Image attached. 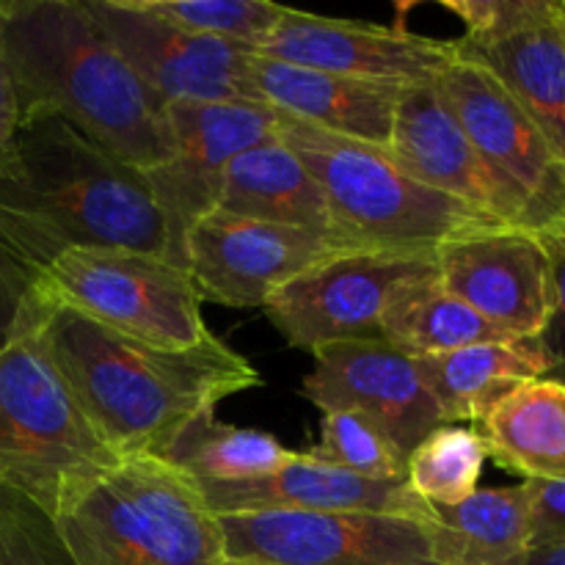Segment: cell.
Listing matches in <instances>:
<instances>
[{"label": "cell", "mask_w": 565, "mask_h": 565, "mask_svg": "<svg viewBox=\"0 0 565 565\" xmlns=\"http://www.w3.org/2000/svg\"><path fill=\"white\" fill-rule=\"evenodd\" d=\"M116 461L50 359L33 296L28 323L0 348V489L55 513Z\"/></svg>", "instance_id": "8992f818"}, {"label": "cell", "mask_w": 565, "mask_h": 565, "mask_svg": "<svg viewBox=\"0 0 565 565\" xmlns=\"http://www.w3.org/2000/svg\"><path fill=\"white\" fill-rule=\"evenodd\" d=\"M478 425L486 452L524 483L565 480L563 381H524L494 403Z\"/></svg>", "instance_id": "603a6c76"}, {"label": "cell", "mask_w": 565, "mask_h": 565, "mask_svg": "<svg viewBox=\"0 0 565 565\" xmlns=\"http://www.w3.org/2000/svg\"><path fill=\"white\" fill-rule=\"evenodd\" d=\"M445 565H505L533 544L530 486L478 489L458 505H436Z\"/></svg>", "instance_id": "cb8c5ba5"}, {"label": "cell", "mask_w": 565, "mask_h": 565, "mask_svg": "<svg viewBox=\"0 0 565 565\" xmlns=\"http://www.w3.org/2000/svg\"><path fill=\"white\" fill-rule=\"evenodd\" d=\"M0 243L33 279L72 248L171 259L143 171L55 116L22 121L0 158Z\"/></svg>", "instance_id": "7a4b0ae2"}, {"label": "cell", "mask_w": 565, "mask_h": 565, "mask_svg": "<svg viewBox=\"0 0 565 565\" xmlns=\"http://www.w3.org/2000/svg\"><path fill=\"white\" fill-rule=\"evenodd\" d=\"M149 14L202 36L224 39L254 50L270 31L287 6L270 0H138Z\"/></svg>", "instance_id": "83f0119b"}, {"label": "cell", "mask_w": 565, "mask_h": 565, "mask_svg": "<svg viewBox=\"0 0 565 565\" xmlns=\"http://www.w3.org/2000/svg\"><path fill=\"white\" fill-rule=\"evenodd\" d=\"M33 309V276L0 243V348L28 323Z\"/></svg>", "instance_id": "d6a6232c"}, {"label": "cell", "mask_w": 565, "mask_h": 565, "mask_svg": "<svg viewBox=\"0 0 565 565\" xmlns=\"http://www.w3.org/2000/svg\"><path fill=\"white\" fill-rule=\"evenodd\" d=\"M414 362L439 403L445 425L480 423L519 384L550 375V359L539 340L483 342Z\"/></svg>", "instance_id": "44dd1931"}, {"label": "cell", "mask_w": 565, "mask_h": 565, "mask_svg": "<svg viewBox=\"0 0 565 565\" xmlns=\"http://www.w3.org/2000/svg\"><path fill=\"white\" fill-rule=\"evenodd\" d=\"M546 254H550L552 270V312L541 331L539 342L550 359V375L546 379L563 381L565 384V221L541 232Z\"/></svg>", "instance_id": "1f68e13d"}, {"label": "cell", "mask_w": 565, "mask_h": 565, "mask_svg": "<svg viewBox=\"0 0 565 565\" xmlns=\"http://www.w3.org/2000/svg\"><path fill=\"white\" fill-rule=\"evenodd\" d=\"M301 392L320 412L362 414L406 461L425 436L445 425L417 362L384 340L320 348Z\"/></svg>", "instance_id": "2e32d148"}, {"label": "cell", "mask_w": 565, "mask_h": 565, "mask_svg": "<svg viewBox=\"0 0 565 565\" xmlns=\"http://www.w3.org/2000/svg\"><path fill=\"white\" fill-rule=\"evenodd\" d=\"M116 53L169 103H254L243 44L202 36L149 14L138 0H86Z\"/></svg>", "instance_id": "4fadbf2b"}, {"label": "cell", "mask_w": 565, "mask_h": 565, "mask_svg": "<svg viewBox=\"0 0 565 565\" xmlns=\"http://www.w3.org/2000/svg\"><path fill=\"white\" fill-rule=\"evenodd\" d=\"M0 565H75L53 513L11 489H0Z\"/></svg>", "instance_id": "f546056e"}, {"label": "cell", "mask_w": 565, "mask_h": 565, "mask_svg": "<svg viewBox=\"0 0 565 565\" xmlns=\"http://www.w3.org/2000/svg\"><path fill=\"white\" fill-rule=\"evenodd\" d=\"M20 125H22V116H20V105H17L14 81H11L3 47H0V158H3V154L11 149V143H14Z\"/></svg>", "instance_id": "e575fe53"}, {"label": "cell", "mask_w": 565, "mask_h": 565, "mask_svg": "<svg viewBox=\"0 0 565 565\" xmlns=\"http://www.w3.org/2000/svg\"><path fill=\"white\" fill-rule=\"evenodd\" d=\"M348 246L340 235L243 218L215 207L185 237V268L202 301L263 309L279 287Z\"/></svg>", "instance_id": "7c38bea8"}, {"label": "cell", "mask_w": 565, "mask_h": 565, "mask_svg": "<svg viewBox=\"0 0 565 565\" xmlns=\"http://www.w3.org/2000/svg\"><path fill=\"white\" fill-rule=\"evenodd\" d=\"M381 340L406 356L425 359L483 342H508L511 337L447 292L439 276L430 274L406 281L392 296L381 320Z\"/></svg>", "instance_id": "d4e9b609"}, {"label": "cell", "mask_w": 565, "mask_h": 565, "mask_svg": "<svg viewBox=\"0 0 565 565\" xmlns=\"http://www.w3.org/2000/svg\"><path fill=\"white\" fill-rule=\"evenodd\" d=\"M486 458L489 452L478 430L441 425L412 450L406 483L430 508L458 505L478 491Z\"/></svg>", "instance_id": "4316f807"}, {"label": "cell", "mask_w": 565, "mask_h": 565, "mask_svg": "<svg viewBox=\"0 0 565 565\" xmlns=\"http://www.w3.org/2000/svg\"><path fill=\"white\" fill-rule=\"evenodd\" d=\"M252 53L397 88L434 83L458 58L456 39L419 36L403 25L337 20L290 6Z\"/></svg>", "instance_id": "9a60e30c"}, {"label": "cell", "mask_w": 565, "mask_h": 565, "mask_svg": "<svg viewBox=\"0 0 565 565\" xmlns=\"http://www.w3.org/2000/svg\"><path fill=\"white\" fill-rule=\"evenodd\" d=\"M530 486L533 508V544H561L565 541V480H539Z\"/></svg>", "instance_id": "836d02e7"}, {"label": "cell", "mask_w": 565, "mask_h": 565, "mask_svg": "<svg viewBox=\"0 0 565 565\" xmlns=\"http://www.w3.org/2000/svg\"><path fill=\"white\" fill-rule=\"evenodd\" d=\"M430 274H436L434 254L345 248L279 287L263 312L287 345L309 353L337 342L381 340L392 296Z\"/></svg>", "instance_id": "9c48e42d"}, {"label": "cell", "mask_w": 565, "mask_h": 565, "mask_svg": "<svg viewBox=\"0 0 565 565\" xmlns=\"http://www.w3.org/2000/svg\"><path fill=\"white\" fill-rule=\"evenodd\" d=\"M218 210L270 224L334 232L318 180L279 136L246 149L226 166Z\"/></svg>", "instance_id": "7402d4cb"}, {"label": "cell", "mask_w": 565, "mask_h": 565, "mask_svg": "<svg viewBox=\"0 0 565 565\" xmlns=\"http://www.w3.org/2000/svg\"><path fill=\"white\" fill-rule=\"evenodd\" d=\"M555 3H557V14H561L563 28H565V0H555Z\"/></svg>", "instance_id": "8d00e7d4"}, {"label": "cell", "mask_w": 565, "mask_h": 565, "mask_svg": "<svg viewBox=\"0 0 565 565\" xmlns=\"http://www.w3.org/2000/svg\"><path fill=\"white\" fill-rule=\"evenodd\" d=\"M320 461L370 480H403L406 458L395 445L356 412H323L320 441L307 450Z\"/></svg>", "instance_id": "f1b7e54d"}, {"label": "cell", "mask_w": 565, "mask_h": 565, "mask_svg": "<svg viewBox=\"0 0 565 565\" xmlns=\"http://www.w3.org/2000/svg\"><path fill=\"white\" fill-rule=\"evenodd\" d=\"M458 55L489 70L565 160V28L555 0L486 42L456 39Z\"/></svg>", "instance_id": "ffe728a7"}, {"label": "cell", "mask_w": 565, "mask_h": 565, "mask_svg": "<svg viewBox=\"0 0 565 565\" xmlns=\"http://www.w3.org/2000/svg\"><path fill=\"white\" fill-rule=\"evenodd\" d=\"M505 565H565V541L561 544H544V546H530L519 557H513Z\"/></svg>", "instance_id": "d590c367"}, {"label": "cell", "mask_w": 565, "mask_h": 565, "mask_svg": "<svg viewBox=\"0 0 565 565\" xmlns=\"http://www.w3.org/2000/svg\"><path fill=\"white\" fill-rule=\"evenodd\" d=\"M276 136L323 191L331 230L351 248L434 254L447 237L505 226L408 177L386 149L334 136L276 110Z\"/></svg>", "instance_id": "5b68a950"}, {"label": "cell", "mask_w": 565, "mask_h": 565, "mask_svg": "<svg viewBox=\"0 0 565 565\" xmlns=\"http://www.w3.org/2000/svg\"><path fill=\"white\" fill-rule=\"evenodd\" d=\"M0 47L20 116H55L149 171L174 141L163 105L116 53L86 0H0Z\"/></svg>", "instance_id": "3957f363"}, {"label": "cell", "mask_w": 565, "mask_h": 565, "mask_svg": "<svg viewBox=\"0 0 565 565\" xmlns=\"http://www.w3.org/2000/svg\"><path fill=\"white\" fill-rule=\"evenodd\" d=\"M154 458L174 467L196 486H207L265 478L287 467L296 452L265 430L235 428L221 423L215 412H202Z\"/></svg>", "instance_id": "484cf974"}, {"label": "cell", "mask_w": 565, "mask_h": 565, "mask_svg": "<svg viewBox=\"0 0 565 565\" xmlns=\"http://www.w3.org/2000/svg\"><path fill=\"white\" fill-rule=\"evenodd\" d=\"M386 152L423 185L463 202L497 224L527 230L519 202L483 163L436 81L401 88Z\"/></svg>", "instance_id": "e0dca14e"}, {"label": "cell", "mask_w": 565, "mask_h": 565, "mask_svg": "<svg viewBox=\"0 0 565 565\" xmlns=\"http://www.w3.org/2000/svg\"><path fill=\"white\" fill-rule=\"evenodd\" d=\"M436 86L491 174L511 193L530 232L565 221V160L502 83L458 55Z\"/></svg>", "instance_id": "30bf717a"}, {"label": "cell", "mask_w": 565, "mask_h": 565, "mask_svg": "<svg viewBox=\"0 0 565 565\" xmlns=\"http://www.w3.org/2000/svg\"><path fill=\"white\" fill-rule=\"evenodd\" d=\"M33 290L152 345L191 348L213 334L188 268L136 248H72L33 279Z\"/></svg>", "instance_id": "52a82bcc"}, {"label": "cell", "mask_w": 565, "mask_h": 565, "mask_svg": "<svg viewBox=\"0 0 565 565\" xmlns=\"http://www.w3.org/2000/svg\"><path fill=\"white\" fill-rule=\"evenodd\" d=\"M248 86L259 105L298 121L386 149L395 125L401 88L353 81L334 72L248 55Z\"/></svg>", "instance_id": "d6986e66"}, {"label": "cell", "mask_w": 565, "mask_h": 565, "mask_svg": "<svg viewBox=\"0 0 565 565\" xmlns=\"http://www.w3.org/2000/svg\"><path fill=\"white\" fill-rule=\"evenodd\" d=\"M33 296L50 359L88 425L119 458L160 456L193 417L263 386L252 362L215 334L191 348L152 345L36 290Z\"/></svg>", "instance_id": "6da1fadb"}, {"label": "cell", "mask_w": 565, "mask_h": 565, "mask_svg": "<svg viewBox=\"0 0 565 565\" xmlns=\"http://www.w3.org/2000/svg\"><path fill=\"white\" fill-rule=\"evenodd\" d=\"M546 0H445V9L463 22L467 42L502 36L544 9Z\"/></svg>", "instance_id": "4dcf8cb0"}, {"label": "cell", "mask_w": 565, "mask_h": 565, "mask_svg": "<svg viewBox=\"0 0 565 565\" xmlns=\"http://www.w3.org/2000/svg\"><path fill=\"white\" fill-rule=\"evenodd\" d=\"M75 565H226L202 489L154 456H127L53 513Z\"/></svg>", "instance_id": "277c9868"}, {"label": "cell", "mask_w": 565, "mask_h": 565, "mask_svg": "<svg viewBox=\"0 0 565 565\" xmlns=\"http://www.w3.org/2000/svg\"><path fill=\"white\" fill-rule=\"evenodd\" d=\"M213 513L307 511V513H386L436 522L434 508L403 480H370L296 452L279 472L237 483L199 486Z\"/></svg>", "instance_id": "ac0fdd59"}, {"label": "cell", "mask_w": 565, "mask_h": 565, "mask_svg": "<svg viewBox=\"0 0 565 565\" xmlns=\"http://www.w3.org/2000/svg\"><path fill=\"white\" fill-rule=\"evenodd\" d=\"M226 565H445L436 522L386 513H215Z\"/></svg>", "instance_id": "ba28073f"}, {"label": "cell", "mask_w": 565, "mask_h": 565, "mask_svg": "<svg viewBox=\"0 0 565 565\" xmlns=\"http://www.w3.org/2000/svg\"><path fill=\"white\" fill-rule=\"evenodd\" d=\"M163 119L174 152L143 177L163 215L171 259L185 268L188 232L218 207L226 166L276 136V110L254 103H169Z\"/></svg>", "instance_id": "8fae6325"}, {"label": "cell", "mask_w": 565, "mask_h": 565, "mask_svg": "<svg viewBox=\"0 0 565 565\" xmlns=\"http://www.w3.org/2000/svg\"><path fill=\"white\" fill-rule=\"evenodd\" d=\"M436 276L447 292L511 340H539L552 312L550 254L539 232L480 226L434 252Z\"/></svg>", "instance_id": "5bb4252c"}]
</instances>
